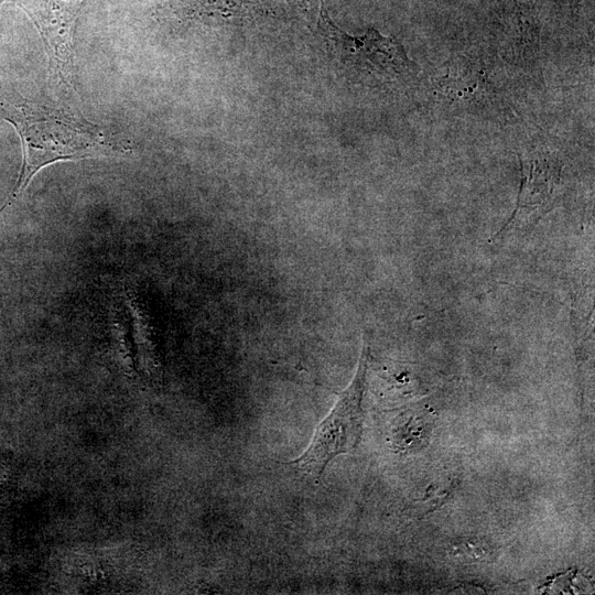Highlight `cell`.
Instances as JSON below:
<instances>
[{"mask_svg":"<svg viewBox=\"0 0 595 595\" xmlns=\"http://www.w3.org/2000/svg\"><path fill=\"white\" fill-rule=\"evenodd\" d=\"M293 1H299V2L304 3V2H306L307 0H293Z\"/></svg>","mask_w":595,"mask_h":595,"instance_id":"5","label":"cell"},{"mask_svg":"<svg viewBox=\"0 0 595 595\" xmlns=\"http://www.w3.org/2000/svg\"><path fill=\"white\" fill-rule=\"evenodd\" d=\"M0 111L18 131L23 150L20 176L0 212L19 197L34 174L47 164L128 151L109 138L100 127L22 97L1 94Z\"/></svg>","mask_w":595,"mask_h":595,"instance_id":"1","label":"cell"},{"mask_svg":"<svg viewBox=\"0 0 595 595\" xmlns=\"http://www.w3.org/2000/svg\"><path fill=\"white\" fill-rule=\"evenodd\" d=\"M368 363L369 351L364 345L353 380L317 425L305 452L291 462L300 470L321 476L333 458L357 447L363 432Z\"/></svg>","mask_w":595,"mask_h":595,"instance_id":"2","label":"cell"},{"mask_svg":"<svg viewBox=\"0 0 595 595\" xmlns=\"http://www.w3.org/2000/svg\"><path fill=\"white\" fill-rule=\"evenodd\" d=\"M1 1V0H0Z\"/></svg>","mask_w":595,"mask_h":595,"instance_id":"6","label":"cell"},{"mask_svg":"<svg viewBox=\"0 0 595 595\" xmlns=\"http://www.w3.org/2000/svg\"><path fill=\"white\" fill-rule=\"evenodd\" d=\"M317 30L333 60L344 67L389 79L413 72V62L393 37L383 36L375 29L360 36L345 33L329 19L322 1Z\"/></svg>","mask_w":595,"mask_h":595,"instance_id":"3","label":"cell"},{"mask_svg":"<svg viewBox=\"0 0 595 595\" xmlns=\"http://www.w3.org/2000/svg\"><path fill=\"white\" fill-rule=\"evenodd\" d=\"M46 42L51 73L56 82L72 86V37L79 0H21L20 4Z\"/></svg>","mask_w":595,"mask_h":595,"instance_id":"4","label":"cell"}]
</instances>
